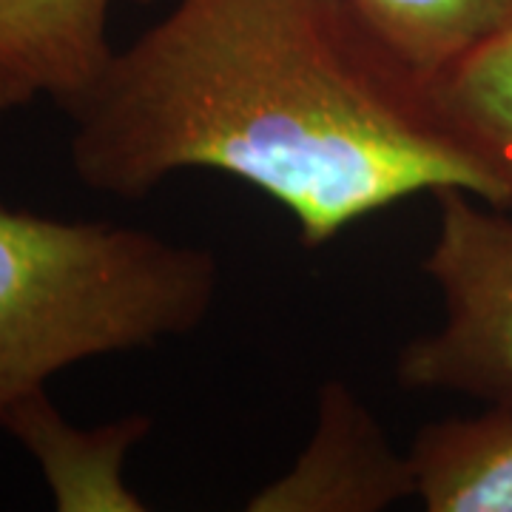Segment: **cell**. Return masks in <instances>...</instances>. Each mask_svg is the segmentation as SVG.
<instances>
[{"label":"cell","instance_id":"6da1fadb","mask_svg":"<svg viewBox=\"0 0 512 512\" xmlns=\"http://www.w3.org/2000/svg\"><path fill=\"white\" fill-rule=\"evenodd\" d=\"M69 120L89 191L143 200L180 171H220L282 205L305 248L424 191L493 205L424 80L348 0H174Z\"/></svg>","mask_w":512,"mask_h":512},{"label":"cell","instance_id":"7a4b0ae2","mask_svg":"<svg viewBox=\"0 0 512 512\" xmlns=\"http://www.w3.org/2000/svg\"><path fill=\"white\" fill-rule=\"evenodd\" d=\"M217 293L202 245L0 202V421L80 362L194 333Z\"/></svg>","mask_w":512,"mask_h":512},{"label":"cell","instance_id":"3957f363","mask_svg":"<svg viewBox=\"0 0 512 512\" xmlns=\"http://www.w3.org/2000/svg\"><path fill=\"white\" fill-rule=\"evenodd\" d=\"M436 237L421 268L444 319L396 356V382L512 407V217L464 188H441Z\"/></svg>","mask_w":512,"mask_h":512},{"label":"cell","instance_id":"277c9868","mask_svg":"<svg viewBox=\"0 0 512 512\" xmlns=\"http://www.w3.org/2000/svg\"><path fill=\"white\" fill-rule=\"evenodd\" d=\"M416 498V476L345 382L316 393V421L293 467L248 498L251 512H379Z\"/></svg>","mask_w":512,"mask_h":512},{"label":"cell","instance_id":"5b68a950","mask_svg":"<svg viewBox=\"0 0 512 512\" xmlns=\"http://www.w3.org/2000/svg\"><path fill=\"white\" fill-rule=\"evenodd\" d=\"M117 0H0V123L52 100L72 114L114 57ZM154 3V0H137Z\"/></svg>","mask_w":512,"mask_h":512},{"label":"cell","instance_id":"8992f818","mask_svg":"<svg viewBox=\"0 0 512 512\" xmlns=\"http://www.w3.org/2000/svg\"><path fill=\"white\" fill-rule=\"evenodd\" d=\"M37 464L57 512H143L146 501L126 484V461L146 439L151 419H123L80 427L66 419L46 390L18 402L0 421Z\"/></svg>","mask_w":512,"mask_h":512},{"label":"cell","instance_id":"52a82bcc","mask_svg":"<svg viewBox=\"0 0 512 512\" xmlns=\"http://www.w3.org/2000/svg\"><path fill=\"white\" fill-rule=\"evenodd\" d=\"M444 137L490 185L495 208H512V29L484 40L424 80Z\"/></svg>","mask_w":512,"mask_h":512},{"label":"cell","instance_id":"ba28073f","mask_svg":"<svg viewBox=\"0 0 512 512\" xmlns=\"http://www.w3.org/2000/svg\"><path fill=\"white\" fill-rule=\"evenodd\" d=\"M407 456L427 512H512V407L430 421Z\"/></svg>","mask_w":512,"mask_h":512},{"label":"cell","instance_id":"9c48e42d","mask_svg":"<svg viewBox=\"0 0 512 512\" xmlns=\"http://www.w3.org/2000/svg\"><path fill=\"white\" fill-rule=\"evenodd\" d=\"M404 69L427 80L512 29V0H348Z\"/></svg>","mask_w":512,"mask_h":512}]
</instances>
